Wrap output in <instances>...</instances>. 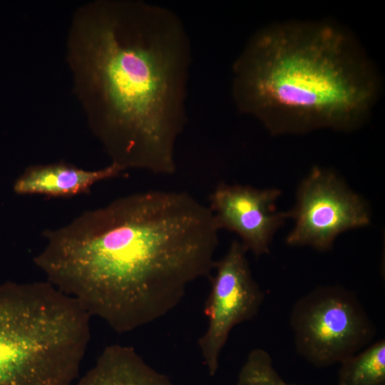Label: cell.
Instances as JSON below:
<instances>
[{
  "label": "cell",
  "mask_w": 385,
  "mask_h": 385,
  "mask_svg": "<svg viewBox=\"0 0 385 385\" xmlns=\"http://www.w3.org/2000/svg\"><path fill=\"white\" fill-rule=\"evenodd\" d=\"M124 170L118 165L94 170H85L66 162L33 165L16 180L14 191L18 195H41L70 197L88 193L97 183L119 176Z\"/></svg>",
  "instance_id": "cell-9"
},
{
  "label": "cell",
  "mask_w": 385,
  "mask_h": 385,
  "mask_svg": "<svg viewBox=\"0 0 385 385\" xmlns=\"http://www.w3.org/2000/svg\"><path fill=\"white\" fill-rule=\"evenodd\" d=\"M280 195L276 188L220 182L210 195L208 207L219 230L236 233L247 251L260 257L270 252L274 233L289 218L288 212L276 210Z\"/></svg>",
  "instance_id": "cell-8"
},
{
  "label": "cell",
  "mask_w": 385,
  "mask_h": 385,
  "mask_svg": "<svg viewBox=\"0 0 385 385\" xmlns=\"http://www.w3.org/2000/svg\"><path fill=\"white\" fill-rule=\"evenodd\" d=\"M74 385H175L137 352L134 347L111 344L94 366Z\"/></svg>",
  "instance_id": "cell-10"
},
{
  "label": "cell",
  "mask_w": 385,
  "mask_h": 385,
  "mask_svg": "<svg viewBox=\"0 0 385 385\" xmlns=\"http://www.w3.org/2000/svg\"><path fill=\"white\" fill-rule=\"evenodd\" d=\"M83 356L69 309L39 282L0 284V385H73Z\"/></svg>",
  "instance_id": "cell-4"
},
{
  "label": "cell",
  "mask_w": 385,
  "mask_h": 385,
  "mask_svg": "<svg viewBox=\"0 0 385 385\" xmlns=\"http://www.w3.org/2000/svg\"><path fill=\"white\" fill-rule=\"evenodd\" d=\"M218 231L208 206L187 192H139L44 230L34 262L91 317L128 333L170 313L210 274Z\"/></svg>",
  "instance_id": "cell-1"
},
{
  "label": "cell",
  "mask_w": 385,
  "mask_h": 385,
  "mask_svg": "<svg viewBox=\"0 0 385 385\" xmlns=\"http://www.w3.org/2000/svg\"><path fill=\"white\" fill-rule=\"evenodd\" d=\"M297 353L317 367L340 363L372 343L376 328L352 291L318 287L292 307Z\"/></svg>",
  "instance_id": "cell-5"
},
{
  "label": "cell",
  "mask_w": 385,
  "mask_h": 385,
  "mask_svg": "<svg viewBox=\"0 0 385 385\" xmlns=\"http://www.w3.org/2000/svg\"><path fill=\"white\" fill-rule=\"evenodd\" d=\"M294 225L286 238L290 246L330 250L338 235L369 225L364 200L331 170L314 167L299 184L294 207L288 212Z\"/></svg>",
  "instance_id": "cell-6"
},
{
  "label": "cell",
  "mask_w": 385,
  "mask_h": 385,
  "mask_svg": "<svg viewBox=\"0 0 385 385\" xmlns=\"http://www.w3.org/2000/svg\"><path fill=\"white\" fill-rule=\"evenodd\" d=\"M247 250L234 240L226 254L215 261V274L205 304L207 318L198 346L209 374L215 376L220 356L232 329L252 319L258 313L265 294L252 277Z\"/></svg>",
  "instance_id": "cell-7"
},
{
  "label": "cell",
  "mask_w": 385,
  "mask_h": 385,
  "mask_svg": "<svg viewBox=\"0 0 385 385\" xmlns=\"http://www.w3.org/2000/svg\"><path fill=\"white\" fill-rule=\"evenodd\" d=\"M67 60L93 135L123 170H176L192 51L180 18L140 0H97L71 23Z\"/></svg>",
  "instance_id": "cell-2"
},
{
  "label": "cell",
  "mask_w": 385,
  "mask_h": 385,
  "mask_svg": "<svg viewBox=\"0 0 385 385\" xmlns=\"http://www.w3.org/2000/svg\"><path fill=\"white\" fill-rule=\"evenodd\" d=\"M380 81L359 42L331 21H287L249 39L232 66L238 111L273 134L359 127Z\"/></svg>",
  "instance_id": "cell-3"
},
{
  "label": "cell",
  "mask_w": 385,
  "mask_h": 385,
  "mask_svg": "<svg viewBox=\"0 0 385 385\" xmlns=\"http://www.w3.org/2000/svg\"><path fill=\"white\" fill-rule=\"evenodd\" d=\"M237 385H297L285 381L274 367L270 354L257 348L252 350L242 365Z\"/></svg>",
  "instance_id": "cell-12"
},
{
  "label": "cell",
  "mask_w": 385,
  "mask_h": 385,
  "mask_svg": "<svg viewBox=\"0 0 385 385\" xmlns=\"http://www.w3.org/2000/svg\"><path fill=\"white\" fill-rule=\"evenodd\" d=\"M339 364L337 385H385V340L372 342Z\"/></svg>",
  "instance_id": "cell-11"
}]
</instances>
